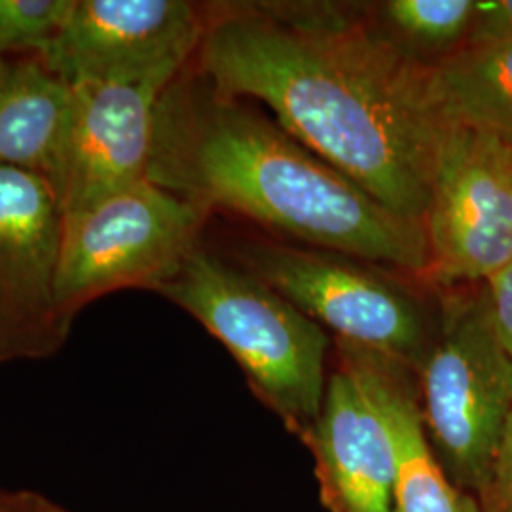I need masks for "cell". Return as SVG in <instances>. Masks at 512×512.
Segmentation results:
<instances>
[{"label": "cell", "mask_w": 512, "mask_h": 512, "mask_svg": "<svg viewBox=\"0 0 512 512\" xmlns=\"http://www.w3.org/2000/svg\"><path fill=\"white\" fill-rule=\"evenodd\" d=\"M215 92L264 103L300 145L404 219L423 224L444 122L429 63L338 4H241L198 48Z\"/></svg>", "instance_id": "1"}, {"label": "cell", "mask_w": 512, "mask_h": 512, "mask_svg": "<svg viewBox=\"0 0 512 512\" xmlns=\"http://www.w3.org/2000/svg\"><path fill=\"white\" fill-rule=\"evenodd\" d=\"M148 181L315 249L425 277L427 236L253 109L205 80L169 84L156 110Z\"/></svg>", "instance_id": "2"}, {"label": "cell", "mask_w": 512, "mask_h": 512, "mask_svg": "<svg viewBox=\"0 0 512 512\" xmlns=\"http://www.w3.org/2000/svg\"><path fill=\"white\" fill-rule=\"evenodd\" d=\"M156 291L219 338L283 420L310 433L329 382L321 325L247 268L200 247Z\"/></svg>", "instance_id": "3"}, {"label": "cell", "mask_w": 512, "mask_h": 512, "mask_svg": "<svg viewBox=\"0 0 512 512\" xmlns=\"http://www.w3.org/2000/svg\"><path fill=\"white\" fill-rule=\"evenodd\" d=\"M416 370L421 420L440 465L463 492L482 497L512 414V363L484 285L444 300L439 332Z\"/></svg>", "instance_id": "4"}, {"label": "cell", "mask_w": 512, "mask_h": 512, "mask_svg": "<svg viewBox=\"0 0 512 512\" xmlns=\"http://www.w3.org/2000/svg\"><path fill=\"white\" fill-rule=\"evenodd\" d=\"M207 209L148 179L63 217L57 300L69 317L101 294L158 289L198 247Z\"/></svg>", "instance_id": "5"}, {"label": "cell", "mask_w": 512, "mask_h": 512, "mask_svg": "<svg viewBox=\"0 0 512 512\" xmlns=\"http://www.w3.org/2000/svg\"><path fill=\"white\" fill-rule=\"evenodd\" d=\"M429 268L439 285L486 283L512 262V143L444 124L423 219Z\"/></svg>", "instance_id": "6"}, {"label": "cell", "mask_w": 512, "mask_h": 512, "mask_svg": "<svg viewBox=\"0 0 512 512\" xmlns=\"http://www.w3.org/2000/svg\"><path fill=\"white\" fill-rule=\"evenodd\" d=\"M249 272L268 283L340 342L418 368L429 346L418 300L351 256L281 243H251L241 251Z\"/></svg>", "instance_id": "7"}, {"label": "cell", "mask_w": 512, "mask_h": 512, "mask_svg": "<svg viewBox=\"0 0 512 512\" xmlns=\"http://www.w3.org/2000/svg\"><path fill=\"white\" fill-rule=\"evenodd\" d=\"M203 29L184 0H76L40 61L69 84L169 86L198 52Z\"/></svg>", "instance_id": "8"}, {"label": "cell", "mask_w": 512, "mask_h": 512, "mask_svg": "<svg viewBox=\"0 0 512 512\" xmlns=\"http://www.w3.org/2000/svg\"><path fill=\"white\" fill-rule=\"evenodd\" d=\"M61 238L50 183L0 165V361L48 357L71 330L57 300Z\"/></svg>", "instance_id": "9"}, {"label": "cell", "mask_w": 512, "mask_h": 512, "mask_svg": "<svg viewBox=\"0 0 512 512\" xmlns=\"http://www.w3.org/2000/svg\"><path fill=\"white\" fill-rule=\"evenodd\" d=\"M71 86V126L54 188L63 217L147 179L156 110L169 88L97 82Z\"/></svg>", "instance_id": "10"}, {"label": "cell", "mask_w": 512, "mask_h": 512, "mask_svg": "<svg viewBox=\"0 0 512 512\" xmlns=\"http://www.w3.org/2000/svg\"><path fill=\"white\" fill-rule=\"evenodd\" d=\"M310 435L334 512H393L395 452L363 349L340 342V366Z\"/></svg>", "instance_id": "11"}, {"label": "cell", "mask_w": 512, "mask_h": 512, "mask_svg": "<svg viewBox=\"0 0 512 512\" xmlns=\"http://www.w3.org/2000/svg\"><path fill=\"white\" fill-rule=\"evenodd\" d=\"M73 112V86L40 59L0 55V165L55 188Z\"/></svg>", "instance_id": "12"}, {"label": "cell", "mask_w": 512, "mask_h": 512, "mask_svg": "<svg viewBox=\"0 0 512 512\" xmlns=\"http://www.w3.org/2000/svg\"><path fill=\"white\" fill-rule=\"evenodd\" d=\"M363 355L395 452L393 512H482L440 465L408 380L410 368L366 349Z\"/></svg>", "instance_id": "13"}, {"label": "cell", "mask_w": 512, "mask_h": 512, "mask_svg": "<svg viewBox=\"0 0 512 512\" xmlns=\"http://www.w3.org/2000/svg\"><path fill=\"white\" fill-rule=\"evenodd\" d=\"M429 90L444 124L512 143V40L467 42L429 63Z\"/></svg>", "instance_id": "14"}, {"label": "cell", "mask_w": 512, "mask_h": 512, "mask_svg": "<svg viewBox=\"0 0 512 512\" xmlns=\"http://www.w3.org/2000/svg\"><path fill=\"white\" fill-rule=\"evenodd\" d=\"M380 12L406 50L437 52L440 57L461 48L475 19L473 0H389Z\"/></svg>", "instance_id": "15"}, {"label": "cell", "mask_w": 512, "mask_h": 512, "mask_svg": "<svg viewBox=\"0 0 512 512\" xmlns=\"http://www.w3.org/2000/svg\"><path fill=\"white\" fill-rule=\"evenodd\" d=\"M76 0H0V55L44 54L63 31Z\"/></svg>", "instance_id": "16"}, {"label": "cell", "mask_w": 512, "mask_h": 512, "mask_svg": "<svg viewBox=\"0 0 512 512\" xmlns=\"http://www.w3.org/2000/svg\"><path fill=\"white\" fill-rule=\"evenodd\" d=\"M482 499L488 512H512V414L499 440L490 484Z\"/></svg>", "instance_id": "17"}, {"label": "cell", "mask_w": 512, "mask_h": 512, "mask_svg": "<svg viewBox=\"0 0 512 512\" xmlns=\"http://www.w3.org/2000/svg\"><path fill=\"white\" fill-rule=\"evenodd\" d=\"M484 287L497 338L512 363V262L492 275Z\"/></svg>", "instance_id": "18"}, {"label": "cell", "mask_w": 512, "mask_h": 512, "mask_svg": "<svg viewBox=\"0 0 512 512\" xmlns=\"http://www.w3.org/2000/svg\"><path fill=\"white\" fill-rule=\"evenodd\" d=\"M488 40H512V0L476 2L475 19L467 42Z\"/></svg>", "instance_id": "19"}]
</instances>
